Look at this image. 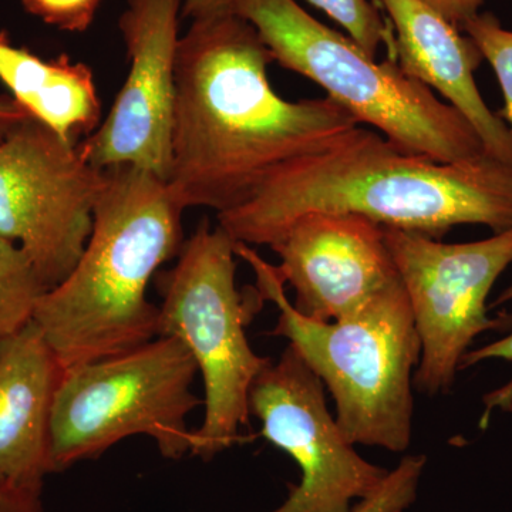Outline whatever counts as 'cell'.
Listing matches in <instances>:
<instances>
[{
    "label": "cell",
    "mask_w": 512,
    "mask_h": 512,
    "mask_svg": "<svg viewBox=\"0 0 512 512\" xmlns=\"http://www.w3.org/2000/svg\"><path fill=\"white\" fill-rule=\"evenodd\" d=\"M30 15L64 32L82 33L92 26L104 0H20Z\"/></svg>",
    "instance_id": "cell-20"
},
{
    "label": "cell",
    "mask_w": 512,
    "mask_h": 512,
    "mask_svg": "<svg viewBox=\"0 0 512 512\" xmlns=\"http://www.w3.org/2000/svg\"><path fill=\"white\" fill-rule=\"evenodd\" d=\"M63 372L35 320L0 340V474L13 483L43 487L56 473L50 424Z\"/></svg>",
    "instance_id": "cell-14"
},
{
    "label": "cell",
    "mask_w": 512,
    "mask_h": 512,
    "mask_svg": "<svg viewBox=\"0 0 512 512\" xmlns=\"http://www.w3.org/2000/svg\"><path fill=\"white\" fill-rule=\"evenodd\" d=\"M384 238L419 333L414 386L430 396L447 393L471 343L504 329L503 320L488 316L487 299L512 264V228L464 244L392 228Z\"/></svg>",
    "instance_id": "cell-8"
},
{
    "label": "cell",
    "mask_w": 512,
    "mask_h": 512,
    "mask_svg": "<svg viewBox=\"0 0 512 512\" xmlns=\"http://www.w3.org/2000/svg\"><path fill=\"white\" fill-rule=\"evenodd\" d=\"M272 62L254 26L237 13L194 20L181 36L167 183L185 210H232L282 165L360 126L328 97L279 96L269 82Z\"/></svg>",
    "instance_id": "cell-1"
},
{
    "label": "cell",
    "mask_w": 512,
    "mask_h": 512,
    "mask_svg": "<svg viewBox=\"0 0 512 512\" xmlns=\"http://www.w3.org/2000/svg\"><path fill=\"white\" fill-rule=\"evenodd\" d=\"M322 10L330 19L346 30L350 39L362 47L367 55L375 57L379 47L387 45L392 56L394 33L384 23L379 9L370 0H306Z\"/></svg>",
    "instance_id": "cell-18"
},
{
    "label": "cell",
    "mask_w": 512,
    "mask_h": 512,
    "mask_svg": "<svg viewBox=\"0 0 512 512\" xmlns=\"http://www.w3.org/2000/svg\"><path fill=\"white\" fill-rule=\"evenodd\" d=\"M104 173L86 247L33 315L63 370L158 338L160 311L148 285L185 241V207L167 181L131 165Z\"/></svg>",
    "instance_id": "cell-3"
},
{
    "label": "cell",
    "mask_w": 512,
    "mask_h": 512,
    "mask_svg": "<svg viewBox=\"0 0 512 512\" xmlns=\"http://www.w3.org/2000/svg\"><path fill=\"white\" fill-rule=\"evenodd\" d=\"M43 487L13 483L0 474V512H43Z\"/></svg>",
    "instance_id": "cell-21"
},
{
    "label": "cell",
    "mask_w": 512,
    "mask_h": 512,
    "mask_svg": "<svg viewBox=\"0 0 512 512\" xmlns=\"http://www.w3.org/2000/svg\"><path fill=\"white\" fill-rule=\"evenodd\" d=\"M461 32L476 43L484 60L493 67L504 97V109L498 113L512 133V30L503 28L497 16L480 13L464 23Z\"/></svg>",
    "instance_id": "cell-17"
},
{
    "label": "cell",
    "mask_w": 512,
    "mask_h": 512,
    "mask_svg": "<svg viewBox=\"0 0 512 512\" xmlns=\"http://www.w3.org/2000/svg\"><path fill=\"white\" fill-rule=\"evenodd\" d=\"M29 119L33 117L12 97L0 96V138Z\"/></svg>",
    "instance_id": "cell-26"
},
{
    "label": "cell",
    "mask_w": 512,
    "mask_h": 512,
    "mask_svg": "<svg viewBox=\"0 0 512 512\" xmlns=\"http://www.w3.org/2000/svg\"><path fill=\"white\" fill-rule=\"evenodd\" d=\"M0 82L33 119L77 144L101 123L94 74L69 56L45 60L0 32Z\"/></svg>",
    "instance_id": "cell-15"
},
{
    "label": "cell",
    "mask_w": 512,
    "mask_h": 512,
    "mask_svg": "<svg viewBox=\"0 0 512 512\" xmlns=\"http://www.w3.org/2000/svg\"><path fill=\"white\" fill-rule=\"evenodd\" d=\"M394 29L389 59L441 94L473 126L488 157L512 167V133L485 103L474 73L484 57L476 43L423 0H380Z\"/></svg>",
    "instance_id": "cell-13"
},
{
    "label": "cell",
    "mask_w": 512,
    "mask_h": 512,
    "mask_svg": "<svg viewBox=\"0 0 512 512\" xmlns=\"http://www.w3.org/2000/svg\"><path fill=\"white\" fill-rule=\"evenodd\" d=\"M483 403L484 412L480 419V427L484 430L487 429L491 416L497 410H500V412H512V376L503 386L485 394Z\"/></svg>",
    "instance_id": "cell-25"
},
{
    "label": "cell",
    "mask_w": 512,
    "mask_h": 512,
    "mask_svg": "<svg viewBox=\"0 0 512 512\" xmlns=\"http://www.w3.org/2000/svg\"><path fill=\"white\" fill-rule=\"evenodd\" d=\"M249 413L261 421V436L301 470L299 484L269 512H350L389 474L346 440L329 412L322 380L291 345L256 377Z\"/></svg>",
    "instance_id": "cell-10"
},
{
    "label": "cell",
    "mask_w": 512,
    "mask_h": 512,
    "mask_svg": "<svg viewBox=\"0 0 512 512\" xmlns=\"http://www.w3.org/2000/svg\"><path fill=\"white\" fill-rule=\"evenodd\" d=\"M295 308L320 322L353 315L399 281L384 228L355 214L308 212L269 245Z\"/></svg>",
    "instance_id": "cell-12"
},
{
    "label": "cell",
    "mask_w": 512,
    "mask_h": 512,
    "mask_svg": "<svg viewBox=\"0 0 512 512\" xmlns=\"http://www.w3.org/2000/svg\"><path fill=\"white\" fill-rule=\"evenodd\" d=\"M235 0H184L183 19L194 20L234 13Z\"/></svg>",
    "instance_id": "cell-24"
},
{
    "label": "cell",
    "mask_w": 512,
    "mask_h": 512,
    "mask_svg": "<svg viewBox=\"0 0 512 512\" xmlns=\"http://www.w3.org/2000/svg\"><path fill=\"white\" fill-rule=\"evenodd\" d=\"M308 212L360 215L434 239L458 225L498 234L512 228V167L488 156L439 163L359 126L333 146L282 165L217 218L235 242L269 247Z\"/></svg>",
    "instance_id": "cell-2"
},
{
    "label": "cell",
    "mask_w": 512,
    "mask_h": 512,
    "mask_svg": "<svg viewBox=\"0 0 512 512\" xmlns=\"http://www.w3.org/2000/svg\"><path fill=\"white\" fill-rule=\"evenodd\" d=\"M46 291L28 255L0 235V340L32 322L37 301Z\"/></svg>",
    "instance_id": "cell-16"
},
{
    "label": "cell",
    "mask_w": 512,
    "mask_h": 512,
    "mask_svg": "<svg viewBox=\"0 0 512 512\" xmlns=\"http://www.w3.org/2000/svg\"><path fill=\"white\" fill-rule=\"evenodd\" d=\"M235 241L202 220L177 262L161 272L158 336H173L191 353L204 382V419L192 430L191 456L210 460L239 443L249 420V392L271 363L249 343L247 329L264 299L237 286Z\"/></svg>",
    "instance_id": "cell-6"
},
{
    "label": "cell",
    "mask_w": 512,
    "mask_h": 512,
    "mask_svg": "<svg viewBox=\"0 0 512 512\" xmlns=\"http://www.w3.org/2000/svg\"><path fill=\"white\" fill-rule=\"evenodd\" d=\"M106 173L35 119L0 138V235L28 255L47 291L73 271Z\"/></svg>",
    "instance_id": "cell-9"
},
{
    "label": "cell",
    "mask_w": 512,
    "mask_h": 512,
    "mask_svg": "<svg viewBox=\"0 0 512 512\" xmlns=\"http://www.w3.org/2000/svg\"><path fill=\"white\" fill-rule=\"evenodd\" d=\"M501 359L512 362V332L508 333L505 338L497 340V342L485 345L483 348L468 350L463 359H461V369L480 365L485 360Z\"/></svg>",
    "instance_id": "cell-23"
},
{
    "label": "cell",
    "mask_w": 512,
    "mask_h": 512,
    "mask_svg": "<svg viewBox=\"0 0 512 512\" xmlns=\"http://www.w3.org/2000/svg\"><path fill=\"white\" fill-rule=\"evenodd\" d=\"M184 0H127L119 28L128 73L106 119L77 143L100 170L131 165L168 180L175 110V66Z\"/></svg>",
    "instance_id": "cell-11"
},
{
    "label": "cell",
    "mask_w": 512,
    "mask_h": 512,
    "mask_svg": "<svg viewBox=\"0 0 512 512\" xmlns=\"http://www.w3.org/2000/svg\"><path fill=\"white\" fill-rule=\"evenodd\" d=\"M426 464L424 454L403 457L375 493L360 500L350 512H406L416 501Z\"/></svg>",
    "instance_id": "cell-19"
},
{
    "label": "cell",
    "mask_w": 512,
    "mask_h": 512,
    "mask_svg": "<svg viewBox=\"0 0 512 512\" xmlns=\"http://www.w3.org/2000/svg\"><path fill=\"white\" fill-rule=\"evenodd\" d=\"M423 2L436 9L448 22L461 30L467 20L477 15L484 0H423Z\"/></svg>",
    "instance_id": "cell-22"
},
{
    "label": "cell",
    "mask_w": 512,
    "mask_h": 512,
    "mask_svg": "<svg viewBox=\"0 0 512 512\" xmlns=\"http://www.w3.org/2000/svg\"><path fill=\"white\" fill-rule=\"evenodd\" d=\"M504 305H512V282L507 288L504 289L500 295L497 296V299L493 302V308H498V306ZM501 320H503L504 330L512 329V311L501 313L498 316Z\"/></svg>",
    "instance_id": "cell-27"
},
{
    "label": "cell",
    "mask_w": 512,
    "mask_h": 512,
    "mask_svg": "<svg viewBox=\"0 0 512 512\" xmlns=\"http://www.w3.org/2000/svg\"><path fill=\"white\" fill-rule=\"evenodd\" d=\"M274 62L325 90L359 124L394 146L439 163L487 156L473 126L392 59L377 63L349 36L320 23L296 0H235Z\"/></svg>",
    "instance_id": "cell-5"
},
{
    "label": "cell",
    "mask_w": 512,
    "mask_h": 512,
    "mask_svg": "<svg viewBox=\"0 0 512 512\" xmlns=\"http://www.w3.org/2000/svg\"><path fill=\"white\" fill-rule=\"evenodd\" d=\"M235 254L251 266L264 302L278 308L272 333L289 340L332 394L346 440L353 446L406 451L413 436L421 343L400 279L353 315L320 322L289 301L275 265L242 242H235Z\"/></svg>",
    "instance_id": "cell-4"
},
{
    "label": "cell",
    "mask_w": 512,
    "mask_h": 512,
    "mask_svg": "<svg viewBox=\"0 0 512 512\" xmlns=\"http://www.w3.org/2000/svg\"><path fill=\"white\" fill-rule=\"evenodd\" d=\"M197 376L191 353L173 336L64 370L50 424L55 471L133 436L150 437L170 460L191 454L187 419L202 404L191 389Z\"/></svg>",
    "instance_id": "cell-7"
}]
</instances>
